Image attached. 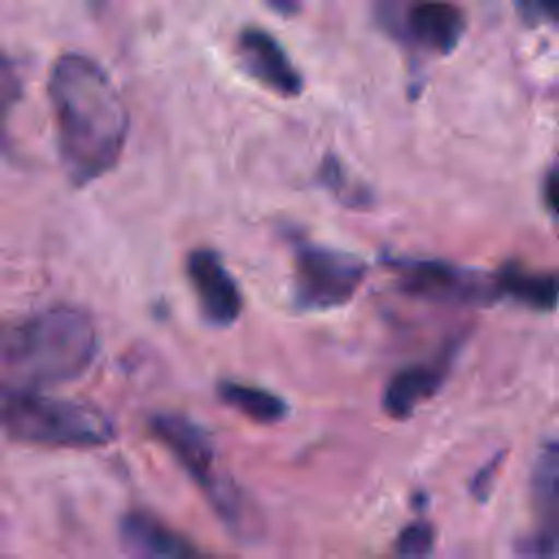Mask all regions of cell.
Segmentation results:
<instances>
[{"label":"cell","instance_id":"cell-16","mask_svg":"<svg viewBox=\"0 0 559 559\" xmlns=\"http://www.w3.org/2000/svg\"><path fill=\"white\" fill-rule=\"evenodd\" d=\"M435 548V528L424 522L415 520L406 524L397 539H395V550L402 559H428Z\"/></svg>","mask_w":559,"mask_h":559},{"label":"cell","instance_id":"cell-1","mask_svg":"<svg viewBox=\"0 0 559 559\" xmlns=\"http://www.w3.org/2000/svg\"><path fill=\"white\" fill-rule=\"evenodd\" d=\"M57 151L74 186H87L109 173L129 133L127 105L98 61L83 52H63L48 74Z\"/></svg>","mask_w":559,"mask_h":559},{"label":"cell","instance_id":"cell-19","mask_svg":"<svg viewBox=\"0 0 559 559\" xmlns=\"http://www.w3.org/2000/svg\"><path fill=\"white\" fill-rule=\"evenodd\" d=\"M544 201H546L550 216L559 225V166L550 168L544 179Z\"/></svg>","mask_w":559,"mask_h":559},{"label":"cell","instance_id":"cell-4","mask_svg":"<svg viewBox=\"0 0 559 559\" xmlns=\"http://www.w3.org/2000/svg\"><path fill=\"white\" fill-rule=\"evenodd\" d=\"M155 439L175 456L186 474L205 493L214 513L223 524L242 539L255 535V518L240 489L218 469L212 437L194 419L181 413H157L148 421Z\"/></svg>","mask_w":559,"mask_h":559},{"label":"cell","instance_id":"cell-7","mask_svg":"<svg viewBox=\"0 0 559 559\" xmlns=\"http://www.w3.org/2000/svg\"><path fill=\"white\" fill-rule=\"evenodd\" d=\"M378 20L402 44L448 55L465 33V13L448 2L380 4Z\"/></svg>","mask_w":559,"mask_h":559},{"label":"cell","instance_id":"cell-15","mask_svg":"<svg viewBox=\"0 0 559 559\" xmlns=\"http://www.w3.org/2000/svg\"><path fill=\"white\" fill-rule=\"evenodd\" d=\"M319 181L347 207H367L371 203V192L360 181L347 177L345 166L336 155H325L319 168Z\"/></svg>","mask_w":559,"mask_h":559},{"label":"cell","instance_id":"cell-17","mask_svg":"<svg viewBox=\"0 0 559 559\" xmlns=\"http://www.w3.org/2000/svg\"><path fill=\"white\" fill-rule=\"evenodd\" d=\"M500 463H502V452L496 454L491 461H487V463L474 474V478H472V483H469V491H472V496H474L478 502H485V500L489 498Z\"/></svg>","mask_w":559,"mask_h":559},{"label":"cell","instance_id":"cell-13","mask_svg":"<svg viewBox=\"0 0 559 559\" xmlns=\"http://www.w3.org/2000/svg\"><path fill=\"white\" fill-rule=\"evenodd\" d=\"M496 284L500 297H509L526 308L548 312L559 306V273L507 264L496 273Z\"/></svg>","mask_w":559,"mask_h":559},{"label":"cell","instance_id":"cell-5","mask_svg":"<svg viewBox=\"0 0 559 559\" xmlns=\"http://www.w3.org/2000/svg\"><path fill=\"white\" fill-rule=\"evenodd\" d=\"M293 266V299L308 312L345 306L367 275L362 258L317 242H295Z\"/></svg>","mask_w":559,"mask_h":559},{"label":"cell","instance_id":"cell-14","mask_svg":"<svg viewBox=\"0 0 559 559\" xmlns=\"http://www.w3.org/2000/svg\"><path fill=\"white\" fill-rule=\"evenodd\" d=\"M218 397L231 406L234 411L242 413L245 417L258 424H275L282 421L288 413V404L284 397L275 395L269 389L236 382V380H221L218 382Z\"/></svg>","mask_w":559,"mask_h":559},{"label":"cell","instance_id":"cell-8","mask_svg":"<svg viewBox=\"0 0 559 559\" xmlns=\"http://www.w3.org/2000/svg\"><path fill=\"white\" fill-rule=\"evenodd\" d=\"M186 277L203 319L214 328H229L242 312V293L234 275L212 249H194L186 258Z\"/></svg>","mask_w":559,"mask_h":559},{"label":"cell","instance_id":"cell-2","mask_svg":"<svg viewBox=\"0 0 559 559\" xmlns=\"http://www.w3.org/2000/svg\"><path fill=\"white\" fill-rule=\"evenodd\" d=\"M98 354L92 317L68 304L44 308L2 336L4 389L44 391L81 378Z\"/></svg>","mask_w":559,"mask_h":559},{"label":"cell","instance_id":"cell-10","mask_svg":"<svg viewBox=\"0 0 559 559\" xmlns=\"http://www.w3.org/2000/svg\"><path fill=\"white\" fill-rule=\"evenodd\" d=\"M236 52L245 72L266 90L295 98L304 90V79L286 48L273 33L260 26H247L236 39Z\"/></svg>","mask_w":559,"mask_h":559},{"label":"cell","instance_id":"cell-18","mask_svg":"<svg viewBox=\"0 0 559 559\" xmlns=\"http://www.w3.org/2000/svg\"><path fill=\"white\" fill-rule=\"evenodd\" d=\"M520 15L528 24H550L559 22V2H544V0H533V2H520L518 4Z\"/></svg>","mask_w":559,"mask_h":559},{"label":"cell","instance_id":"cell-6","mask_svg":"<svg viewBox=\"0 0 559 559\" xmlns=\"http://www.w3.org/2000/svg\"><path fill=\"white\" fill-rule=\"evenodd\" d=\"M384 262L395 273L402 290L419 299L437 304H489L500 299L496 275L437 258L386 255Z\"/></svg>","mask_w":559,"mask_h":559},{"label":"cell","instance_id":"cell-9","mask_svg":"<svg viewBox=\"0 0 559 559\" xmlns=\"http://www.w3.org/2000/svg\"><path fill=\"white\" fill-rule=\"evenodd\" d=\"M531 500L535 511L531 552L537 559H559V439L544 441L535 452Z\"/></svg>","mask_w":559,"mask_h":559},{"label":"cell","instance_id":"cell-3","mask_svg":"<svg viewBox=\"0 0 559 559\" xmlns=\"http://www.w3.org/2000/svg\"><path fill=\"white\" fill-rule=\"evenodd\" d=\"M2 428L13 441L46 448H100L116 435L98 406L24 389L2 391Z\"/></svg>","mask_w":559,"mask_h":559},{"label":"cell","instance_id":"cell-11","mask_svg":"<svg viewBox=\"0 0 559 559\" xmlns=\"http://www.w3.org/2000/svg\"><path fill=\"white\" fill-rule=\"evenodd\" d=\"M118 537L131 559H221L201 552L186 535L146 511L124 513Z\"/></svg>","mask_w":559,"mask_h":559},{"label":"cell","instance_id":"cell-12","mask_svg":"<svg viewBox=\"0 0 559 559\" xmlns=\"http://www.w3.org/2000/svg\"><path fill=\"white\" fill-rule=\"evenodd\" d=\"M450 358H437L430 362H417L395 371L382 393V408L395 419H406L413 411L430 400L445 380Z\"/></svg>","mask_w":559,"mask_h":559}]
</instances>
